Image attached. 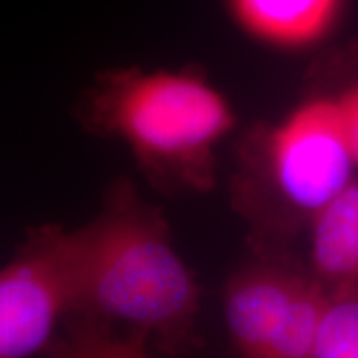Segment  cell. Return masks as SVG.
Wrapping results in <instances>:
<instances>
[{
  "label": "cell",
  "instance_id": "obj_1",
  "mask_svg": "<svg viewBox=\"0 0 358 358\" xmlns=\"http://www.w3.org/2000/svg\"><path fill=\"white\" fill-rule=\"evenodd\" d=\"M198 310L199 287L174 250L164 217L127 187L115 191L96 217L82 297L71 313L92 325L83 343L100 325L105 352H111V329L127 330L133 352L148 337L179 342L187 337Z\"/></svg>",
  "mask_w": 358,
  "mask_h": 358
},
{
  "label": "cell",
  "instance_id": "obj_2",
  "mask_svg": "<svg viewBox=\"0 0 358 358\" xmlns=\"http://www.w3.org/2000/svg\"><path fill=\"white\" fill-rule=\"evenodd\" d=\"M88 113L151 179L191 191L213 186L214 151L236 127L227 98L194 71H111L98 80Z\"/></svg>",
  "mask_w": 358,
  "mask_h": 358
},
{
  "label": "cell",
  "instance_id": "obj_3",
  "mask_svg": "<svg viewBox=\"0 0 358 358\" xmlns=\"http://www.w3.org/2000/svg\"><path fill=\"white\" fill-rule=\"evenodd\" d=\"M96 236V219L78 229L30 231L0 271V358L42 352L53 330L77 308Z\"/></svg>",
  "mask_w": 358,
  "mask_h": 358
},
{
  "label": "cell",
  "instance_id": "obj_4",
  "mask_svg": "<svg viewBox=\"0 0 358 358\" xmlns=\"http://www.w3.org/2000/svg\"><path fill=\"white\" fill-rule=\"evenodd\" d=\"M338 98L306 100L261 138V178L277 214L312 221L353 181Z\"/></svg>",
  "mask_w": 358,
  "mask_h": 358
},
{
  "label": "cell",
  "instance_id": "obj_5",
  "mask_svg": "<svg viewBox=\"0 0 358 358\" xmlns=\"http://www.w3.org/2000/svg\"><path fill=\"white\" fill-rule=\"evenodd\" d=\"M327 287L312 272L254 264L224 290L232 347L248 358H312Z\"/></svg>",
  "mask_w": 358,
  "mask_h": 358
},
{
  "label": "cell",
  "instance_id": "obj_6",
  "mask_svg": "<svg viewBox=\"0 0 358 358\" xmlns=\"http://www.w3.org/2000/svg\"><path fill=\"white\" fill-rule=\"evenodd\" d=\"M343 0H229L232 15L259 42L297 50L320 42L337 22Z\"/></svg>",
  "mask_w": 358,
  "mask_h": 358
},
{
  "label": "cell",
  "instance_id": "obj_7",
  "mask_svg": "<svg viewBox=\"0 0 358 358\" xmlns=\"http://www.w3.org/2000/svg\"><path fill=\"white\" fill-rule=\"evenodd\" d=\"M310 272L327 289L358 285V181L312 217Z\"/></svg>",
  "mask_w": 358,
  "mask_h": 358
},
{
  "label": "cell",
  "instance_id": "obj_8",
  "mask_svg": "<svg viewBox=\"0 0 358 358\" xmlns=\"http://www.w3.org/2000/svg\"><path fill=\"white\" fill-rule=\"evenodd\" d=\"M312 358H358V285L327 289Z\"/></svg>",
  "mask_w": 358,
  "mask_h": 358
},
{
  "label": "cell",
  "instance_id": "obj_9",
  "mask_svg": "<svg viewBox=\"0 0 358 358\" xmlns=\"http://www.w3.org/2000/svg\"><path fill=\"white\" fill-rule=\"evenodd\" d=\"M338 106L353 161L358 168V83L338 96Z\"/></svg>",
  "mask_w": 358,
  "mask_h": 358
}]
</instances>
